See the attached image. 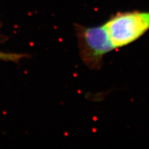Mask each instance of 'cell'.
<instances>
[{"instance_id": "obj_2", "label": "cell", "mask_w": 149, "mask_h": 149, "mask_svg": "<svg viewBox=\"0 0 149 149\" xmlns=\"http://www.w3.org/2000/svg\"><path fill=\"white\" fill-rule=\"evenodd\" d=\"M115 49L133 44L149 31V11L117 12L104 23Z\"/></svg>"}, {"instance_id": "obj_1", "label": "cell", "mask_w": 149, "mask_h": 149, "mask_svg": "<svg viewBox=\"0 0 149 149\" xmlns=\"http://www.w3.org/2000/svg\"><path fill=\"white\" fill-rule=\"evenodd\" d=\"M80 59L87 68L98 70L103 65L104 57L114 51L104 24L86 26L74 24Z\"/></svg>"}]
</instances>
